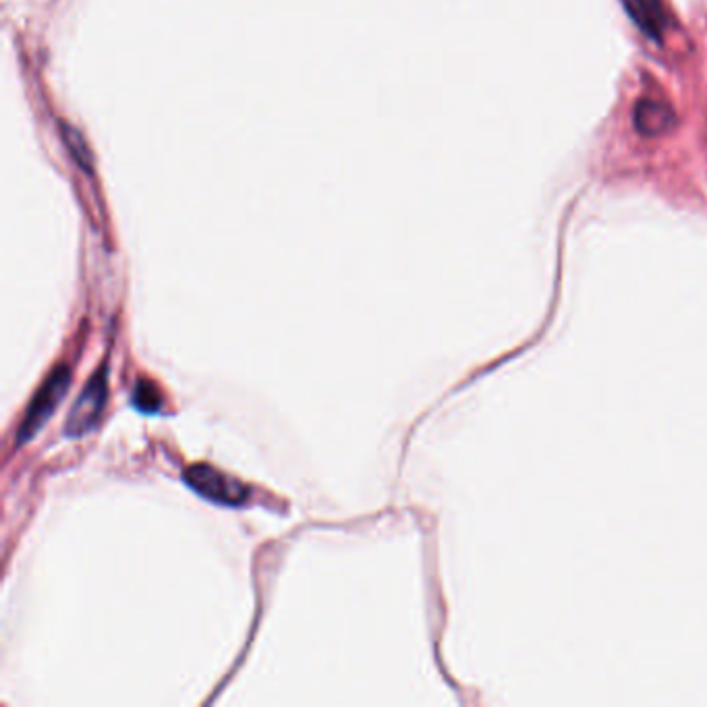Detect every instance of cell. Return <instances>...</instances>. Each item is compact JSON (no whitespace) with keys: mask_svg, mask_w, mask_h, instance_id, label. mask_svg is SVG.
Segmentation results:
<instances>
[{"mask_svg":"<svg viewBox=\"0 0 707 707\" xmlns=\"http://www.w3.org/2000/svg\"><path fill=\"white\" fill-rule=\"evenodd\" d=\"M106 401H108V366L104 363L92 373V378L88 380V384L76 398L65 424L67 436L81 438L96 430L100 417L106 407Z\"/></svg>","mask_w":707,"mask_h":707,"instance_id":"obj_2","label":"cell"},{"mask_svg":"<svg viewBox=\"0 0 707 707\" xmlns=\"http://www.w3.org/2000/svg\"><path fill=\"white\" fill-rule=\"evenodd\" d=\"M60 134H62V141H65L67 150L71 152V157L76 158V162L81 166V171L92 173V166H94L92 152H90V148H88L83 136L79 134L78 129H73L71 125H65V123L60 125Z\"/></svg>","mask_w":707,"mask_h":707,"instance_id":"obj_6","label":"cell"},{"mask_svg":"<svg viewBox=\"0 0 707 707\" xmlns=\"http://www.w3.org/2000/svg\"><path fill=\"white\" fill-rule=\"evenodd\" d=\"M623 7L648 38L660 42L669 32V11L664 0H623Z\"/></svg>","mask_w":707,"mask_h":707,"instance_id":"obj_4","label":"cell"},{"mask_svg":"<svg viewBox=\"0 0 707 707\" xmlns=\"http://www.w3.org/2000/svg\"><path fill=\"white\" fill-rule=\"evenodd\" d=\"M674 113L669 104L658 100H641L635 108V125L644 136H660L669 131Z\"/></svg>","mask_w":707,"mask_h":707,"instance_id":"obj_5","label":"cell"},{"mask_svg":"<svg viewBox=\"0 0 707 707\" xmlns=\"http://www.w3.org/2000/svg\"><path fill=\"white\" fill-rule=\"evenodd\" d=\"M69 386H71V370L67 366H57L48 373V378L42 382L38 393L34 394L32 403L27 405V412L21 419L20 432H18L20 447L34 440L44 430L48 419L55 415L57 407L62 403Z\"/></svg>","mask_w":707,"mask_h":707,"instance_id":"obj_1","label":"cell"},{"mask_svg":"<svg viewBox=\"0 0 707 707\" xmlns=\"http://www.w3.org/2000/svg\"><path fill=\"white\" fill-rule=\"evenodd\" d=\"M183 477H185L187 486L199 494L201 498H206L215 505H222V507H241V505H245V500L250 496V488L241 479H236L233 475H227L206 463L192 465Z\"/></svg>","mask_w":707,"mask_h":707,"instance_id":"obj_3","label":"cell"},{"mask_svg":"<svg viewBox=\"0 0 707 707\" xmlns=\"http://www.w3.org/2000/svg\"><path fill=\"white\" fill-rule=\"evenodd\" d=\"M131 401H134L136 409L141 413H158L162 407V403H164L160 391L148 380H139L136 389H134V398Z\"/></svg>","mask_w":707,"mask_h":707,"instance_id":"obj_7","label":"cell"}]
</instances>
